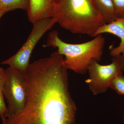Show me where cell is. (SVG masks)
<instances>
[{
  "label": "cell",
  "mask_w": 124,
  "mask_h": 124,
  "mask_svg": "<svg viewBox=\"0 0 124 124\" xmlns=\"http://www.w3.org/2000/svg\"><path fill=\"white\" fill-rule=\"evenodd\" d=\"M52 18L72 33L93 37L105 23L94 0H56Z\"/></svg>",
  "instance_id": "obj_1"
},
{
  "label": "cell",
  "mask_w": 124,
  "mask_h": 124,
  "mask_svg": "<svg viewBox=\"0 0 124 124\" xmlns=\"http://www.w3.org/2000/svg\"><path fill=\"white\" fill-rule=\"evenodd\" d=\"M93 39L80 44H72L63 41L57 31H51L48 35L44 47L57 48V52L65 56L64 62L68 69L76 73L84 74L93 59L99 62L103 54L105 38L102 34Z\"/></svg>",
  "instance_id": "obj_2"
},
{
  "label": "cell",
  "mask_w": 124,
  "mask_h": 124,
  "mask_svg": "<svg viewBox=\"0 0 124 124\" xmlns=\"http://www.w3.org/2000/svg\"><path fill=\"white\" fill-rule=\"evenodd\" d=\"M108 65H101L93 59L87 69L89 78L85 82L94 95L102 93L110 88L113 80L124 71V57L122 55L112 57Z\"/></svg>",
  "instance_id": "obj_3"
},
{
  "label": "cell",
  "mask_w": 124,
  "mask_h": 124,
  "mask_svg": "<svg viewBox=\"0 0 124 124\" xmlns=\"http://www.w3.org/2000/svg\"><path fill=\"white\" fill-rule=\"evenodd\" d=\"M3 95L7 103V117L20 112L26 102L27 88L24 72L11 67L5 69Z\"/></svg>",
  "instance_id": "obj_4"
},
{
  "label": "cell",
  "mask_w": 124,
  "mask_h": 124,
  "mask_svg": "<svg viewBox=\"0 0 124 124\" xmlns=\"http://www.w3.org/2000/svg\"><path fill=\"white\" fill-rule=\"evenodd\" d=\"M33 24L26 42L15 54L1 63L24 72L29 64L32 52L43 35L55 24L52 18L42 19Z\"/></svg>",
  "instance_id": "obj_5"
},
{
  "label": "cell",
  "mask_w": 124,
  "mask_h": 124,
  "mask_svg": "<svg viewBox=\"0 0 124 124\" xmlns=\"http://www.w3.org/2000/svg\"><path fill=\"white\" fill-rule=\"evenodd\" d=\"M56 0H29L26 11L30 22L34 23L42 19L52 18Z\"/></svg>",
  "instance_id": "obj_6"
},
{
  "label": "cell",
  "mask_w": 124,
  "mask_h": 124,
  "mask_svg": "<svg viewBox=\"0 0 124 124\" xmlns=\"http://www.w3.org/2000/svg\"><path fill=\"white\" fill-rule=\"evenodd\" d=\"M104 33L112 34L120 39L118 46L110 49V55L113 57L121 54L124 57V17L117 18L110 23H105L97 31L95 36Z\"/></svg>",
  "instance_id": "obj_7"
},
{
  "label": "cell",
  "mask_w": 124,
  "mask_h": 124,
  "mask_svg": "<svg viewBox=\"0 0 124 124\" xmlns=\"http://www.w3.org/2000/svg\"><path fill=\"white\" fill-rule=\"evenodd\" d=\"M95 5L105 23H110L117 18L112 0H94Z\"/></svg>",
  "instance_id": "obj_8"
},
{
  "label": "cell",
  "mask_w": 124,
  "mask_h": 124,
  "mask_svg": "<svg viewBox=\"0 0 124 124\" xmlns=\"http://www.w3.org/2000/svg\"><path fill=\"white\" fill-rule=\"evenodd\" d=\"M29 4V0H0V10L6 13L17 9L26 11Z\"/></svg>",
  "instance_id": "obj_9"
},
{
  "label": "cell",
  "mask_w": 124,
  "mask_h": 124,
  "mask_svg": "<svg viewBox=\"0 0 124 124\" xmlns=\"http://www.w3.org/2000/svg\"><path fill=\"white\" fill-rule=\"evenodd\" d=\"M5 69L0 67V117L2 123L7 117V107L3 95V89L5 80Z\"/></svg>",
  "instance_id": "obj_10"
},
{
  "label": "cell",
  "mask_w": 124,
  "mask_h": 124,
  "mask_svg": "<svg viewBox=\"0 0 124 124\" xmlns=\"http://www.w3.org/2000/svg\"><path fill=\"white\" fill-rule=\"evenodd\" d=\"M110 88L118 94L124 95V76L123 74L117 76L112 81Z\"/></svg>",
  "instance_id": "obj_11"
},
{
  "label": "cell",
  "mask_w": 124,
  "mask_h": 124,
  "mask_svg": "<svg viewBox=\"0 0 124 124\" xmlns=\"http://www.w3.org/2000/svg\"><path fill=\"white\" fill-rule=\"evenodd\" d=\"M117 18L124 17V0H112Z\"/></svg>",
  "instance_id": "obj_12"
},
{
  "label": "cell",
  "mask_w": 124,
  "mask_h": 124,
  "mask_svg": "<svg viewBox=\"0 0 124 124\" xmlns=\"http://www.w3.org/2000/svg\"><path fill=\"white\" fill-rule=\"evenodd\" d=\"M6 13L4 11L0 10V19L1 18L2 16H3V15Z\"/></svg>",
  "instance_id": "obj_13"
},
{
  "label": "cell",
  "mask_w": 124,
  "mask_h": 124,
  "mask_svg": "<svg viewBox=\"0 0 124 124\" xmlns=\"http://www.w3.org/2000/svg\"></svg>",
  "instance_id": "obj_14"
}]
</instances>
